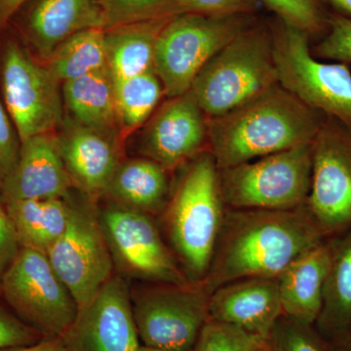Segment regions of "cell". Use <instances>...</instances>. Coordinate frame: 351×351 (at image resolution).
Returning a JSON list of instances; mask_svg holds the SVG:
<instances>
[{
	"mask_svg": "<svg viewBox=\"0 0 351 351\" xmlns=\"http://www.w3.org/2000/svg\"><path fill=\"white\" fill-rule=\"evenodd\" d=\"M3 204L21 248L45 255L66 230L71 214L69 197L15 200Z\"/></svg>",
	"mask_w": 351,
	"mask_h": 351,
	"instance_id": "cb8c5ba5",
	"label": "cell"
},
{
	"mask_svg": "<svg viewBox=\"0 0 351 351\" xmlns=\"http://www.w3.org/2000/svg\"><path fill=\"white\" fill-rule=\"evenodd\" d=\"M69 124L58 143L69 179L89 197L104 195L120 164L117 144L110 133Z\"/></svg>",
	"mask_w": 351,
	"mask_h": 351,
	"instance_id": "d6986e66",
	"label": "cell"
},
{
	"mask_svg": "<svg viewBox=\"0 0 351 351\" xmlns=\"http://www.w3.org/2000/svg\"><path fill=\"white\" fill-rule=\"evenodd\" d=\"M306 205L293 210L226 208L202 285L216 289L245 278H278L289 265L324 241Z\"/></svg>",
	"mask_w": 351,
	"mask_h": 351,
	"instance_id": "6da1fadb",
	"label": "cell"
},
{
	"mask_svg": "<svg viewBox=\"0 0 351 351\" xmlns=\"http://www.w3.org/2000/svg\"><path fill=\"white\" fill-rule=\"evenodd\" d=\"M226 206L293 210L306 204L313 176V143L219 169Z\"/></svg>",
	"mask_w": 351,
	"mask_h": 351,
	"instance_id": "52a82bcc",
	"label": "cell"
},
{
	"mask_svg": "<svg viewBox=\"0 0 351 351\" xmlns=\"http://www.w3.org/2000/svg\"><path fill=\"white\" fill-rule=\"evenodd\" d=\"M62 97L71 121L106 133L117 124L114 82L108 68L63 82Z\"/></svg>",
	"mask_w": 351,
	"mask_h": 351,
	"instance_id": "d4e9b609",
	"label": "cell"
},
{
	"mask_svg": "<svg viewBox=\"0 0 351 351\" xmlns=\"http://www.w3.org/2000/svg\"><path fill=\"white\" fill-rule=\"evenodd\" d=\"M113 265L154 284L191 285L151 215L112 203L99 212Z\"/></svg>",
	"mask_w": 351,
	"mask_h": 351,
	"instance_id": "8fae6325",
	"label": "cell"
},
{
	"mask_svg": "<svg viewBox=\"0 0 351 351\" xmlns=\"http://www.w3.org/2000/svg\"><path fill=\"white\" fill-rule=\"evenodd\" d=\"M141 151L170 173L209 151V119L191 90L168 99L152 114L142 135Z\"/></svg>",
	"mask_w": 351,
	"mask_h": 351,
	"instance_id": "9a60e30c",
	"label": "cell"
},
{
	"mask_svg": "<svg viewBox=\"0 0 351 351\" xmlns=\"http://www.w3.org/2000/svg\"><path fill=\"white\" fill-rule=\"evenodd\" d=\"M314 57L351 64V19L339 13L330 14L327 32L311 47Z\"/></svg>",
	"mask_w": 351,
	"mask_h": 351,
	"instance_id": "1f68e13d",
	"label": "cell"
},
{
	"mask_svg": "<svg viewBox=\"0 0 351 351\" xmlns=\"http://www.w3.org/2000/svg\"><path fill=\"white\" fill-rule=\"evenodd\" d=\"M138 351H174V350H160V348H149V346H145L144 345H141L140 348H138ZM189 351H193V350H189Z\"/></svg>",
	"mask_w": 351,
	"mask_h": 351,
	"instance_id": "60d3db41",
	"label": "cell"
},
{
	"mask_svg": "<svg viewBox=\"0 0 351 351\" xmlns=\"http://www.w3.org/2000/svg\"><path fill=\"white\" fill-rule=\"evenodd\" d=\"M17 317L43 338H61L77 317L75 298L41 252L20 248L0 280Z\"/></svg>",
	"mask_w": 351,
	"mask_h": 351,
	"instance_id": "9c48e42d",
	"label": "cell"
},
{
	"mask_svg": "<svg viewBox=\"0 0 351 351\" xmlns=\"http://www.w3.org/2000/svg\"><path fill=\"white\" fill-rule=\"evenodd\" d=\"M181 171L160 215L168 246L191 283L206 278L226 207L219 167L210 151L200 152Z\"/></svg>",
	"mask_w": 351,
	"mask_h": 351,
	"instance_id": "3957f363",
	"label": "cell"
},
{
	"mask_svg": "<svg viewBox=\"0 0 351 351\" xmlns=\"http://www.w3.org/2000/svg\"><path fill=\"white\" fill-rule=\"evenodd\" d=\"M325 117L278 83L209 119V151L219 169L232 167L313 143Z\"/></svg>",
	"mask_w": 351,
	"mask_h": 351,
	"instance_id": "7a4b0ae2",
	"label": "cell"
},
{
	"mask_svg": "<svg viewBox=\"0 0 351 351\" xmlns=\"http://www.w3.org/2000/svg\"><path fill=\"white\" fill-rule=\"evenodd\" d=\"M69 351H138L141 341L124 279L112 276L64 335Z\"/></svg>",
	"mask_w": 351,
	"mask_h": 351,
	"instance_id": "5bb4252c",
	"label": "cell"
},
{
	"mask_svg": "<svg viewBox=\"0 0 351 351\" xmlns=\"http://www.w3.org/2000/svg\"><path fill=\"white\" fill-rule=\"evenodd\" d=\"M69 200L68 226L46 256L82 308L112 278L113 261L93 203Z\"/></svg>",
	"mask_w": 351,
	"mask_h": 351,
	"instance_id": "7c38bea8",
	"label": "cell"
},
{
	"mask_svg": "<svg viewBox=\"0 0 351 351\" xmlns=\"http://www.w3.org/2000/svg\"><path fill=\"white\" fill-rule=\"evenodd\" d=\"M73 186L58 137L41 134L22 142L19 160L0 189V200L68 198Z\"/></svg>",
	"mask_w": 351,
	"mask_h": 351,
	"instance_id": "e0dca14e",
	"label": "cell"
},
{
	"mask_svg": "<svg viewBox=\"0 0 351 351\" xmlns=\"http://www.w3.org/2000/svg\"><path fill=\"white\" fill-rule=\"evenodd\" d=\"M60 82L10 25L0 32V99L21 142L63 123Z\"/></svg>",
	"mask_w": 351,
	"mask_h": 351,
	"instance_id": "5b68a950",
	"label": "cell"
},
{
	"mask_svg": "<svg viewBox=\"0 0 351 351\" xmlns=\"http://www.w3.org/2000/svg\"><path fill=\"white\" fill-rule=\"evenodd\" d=\"M331 260V242L307 251L278 277L283 314L315 324L323 304L325 281Z\"/></svg>",
	"mask_w": 351,
	"mask_h": 351,
	"instance_id": "ffe728a7",
	"label": "cell"
},
{
	"mask_svg": "<svg viewBox=\"0 0 351 351\" xmlns=\"http://www.w3.org/2000/svg\"><path fill=\"white\" fill-rule=\"evenodd\" d=\"M256 18L195 14L169 18L157 38L154 63L167 99L189 92L205 64Z\"/></svg>",
	"mask_w": 351,
	"mask_h": 351,
	"instance_id": "ba28073f",
	"label": "cell"
},
{
	"mask_svg": "<svg viewBox=\"0 0 351 351\" xmlns=\"http://www.w3.org/2000/svg\"><path fill=\"white\" fill-rule=\"evenodd\" d=\"M263 346L265 341L260 337L210 318L201 330L193 351H257Z\"/></svg>",
	"mask_w": 351,
	"mask_h": 351,
	"instance_id": "4dcf8cb0",
	"label": "cell"
},
{
	"mask_svg": "<svg viewBox=\"0 0 351 351\" xmlns=\"http://www.w3.org/2000/svg\"><path fill=\"white\" fill-rule=\"evenodd\" d=\"M261 6L258 0H167L159 9L156 19L184 14L210 17L257 15Z\"/></svg>",
	"mask_w": 351,
	"mask_h": 351,
	"instance_id": "f546056e",
	"label": "cell"
},
{
	"mask_svg": "<svg viewBox=\"0 0 351 351\" xmlns=\"http://www.w3.org/2000/svg\"><path fill=\"white\" fill-rule=\"evenodd\" d=\"M322 1L327 2L332 6L336 13L351 19V0H322Z\"/></svg>",
	"mask_w": 351,
	"mask_h": 351,
	"instance_id": "f35d334b",
	"label": "cell"
},
{
	"mask_svg": "<svg viewBox=\"0 0 351 351\" xmlns=\"http://www.w3.org/2000/svg\"><path fill=\"white\" fill-rule=\"evenodd\" d=\"M170 172L149 158L120 163L104 195L113 203L154 217L169 200Z\"/></svg>",
	"mask_w": 351,
	"mask_h": 351,
	"instance_id": "44dd1931",
	"label": "cell"
},
{
	"mask_svg": "<svg viewBox=\"0 0 351 351\" xmlns=\"http://www.w3.org/2000/svg\"><path fill=\"white\" fill-rule=\"evenodd\" d=\"M279 84L313 110L351 130V71L338 62L324 63L311 52L306 32L278 18L269 20Z\"/></svg>",
	"mask_w": 351,
	"mask_h": 351,
	"instance_id": "8992f818",
	"label": "cell"
},
{
	"mask_svg": "<svg viewBox=\"0 0 351 351\" xmlns=\"http://www.w3.org/2000/svg\"><path fill=\"white\" fill-rule=\"evenodd\" d=\"M269 20H256L201 69L191 91L208 119L278 84Z\"/></svg>",
	"mask_w": 351,
	"mask_h": 351,
	"instance_id": "277c9868",
	"label": "cell"
},
{
	"mask_svg": "<svg viewBox=\"0 0 351 351\" xmlns=\"http://www.w3.org/2000/svg\"><path fill=\"white\" fill-rule=\"evenodd\" d=\"M211 319L228 323L265 341L283 314L278 278H245L211 293Z\"/></svg>",
	"mask_w": 351,
	"mask_h": 351,
	"instance_id": "ac0fdd59",
	"label": "cell"
},
{
	"mask_svg": "<svg viewBox=\"0 0 351 351\" xmlns=\"http://www.w3.org/2000/svg\"><path fill=\"white\" fill-rule=\"evenodd\" d=\"M257 351H269L265 348V346H263L262 348H260V350H258Z\"/></svg>",
	"mask_w": 351,
	"mask_h": 351,
	"instance_id": "b9f144b4",
	"label": "cell"
},
{
	"mask_svg": "<svg viewBox=\"0 0 351 351\" xmlns=\"http://www.w3.org/2000/svg\"><path fill=\"white\" fill-rule=\"evenodd\" d=\"M0 351H69L64 343L63 337L61 338H44L38 343L31 346H17V348H5Z\"/></svg>",
	"mask_w": 351,
	"mask_h": 351,
	"instance_id": "8d00e7d4",
	"label": "cell"
},
{
	"mask_svg": "<svg viewBox=\"0 0 351 351\" xmlns=\"http://www.w3.org/2000/svg\"><path fill=\"white\" fill-rule=\"evenodd\" d=\"M168 19L138 21L106 29L108 69L113 82L154 71L157 38Z\"/></svg>",
	"mask_w": 351,
	"mask_h": 351,
	"instance_id": "603a6c76",
	"label": "cell"
},
{
	"mask_svg": "<svg viewBox=\"0 0 351 351\" xmlns=\"http://www.w3.org/2000/svg\"><path fill=\"white\" fill-rule=\"evenodd\" d=\"M131 298L141 343L174 351L193 350L210 319V294L202 284H156Z\"/></svg>",
	"mask_w": 351,
	"mask_h": 351,
	"instance_id": "30bf717a",
	"label": "cell"
},
{
	"mask_svg": "<svg viewBox=\"0 0 351 351\" xmlns=\"http://www.w3.org/2000/svg\"><path fill=\"white\" fill-rule=\"evenodd\" d=\"M283 21L308 34L309 38H322L327 32L330 12L322 0H258Z\"/></svg>",
	"mask_w": 351,
	"mask_h": 351,
	"instance_id": "83f0119b",
	"label": "cell"
},
{
	"mask_svg": "<svg viewBox=\"0 0 351 351\" xmlns=\"http://www.w3.org/2000/svg\"><path fill=\"white\" fill-rule=\"evenodd\" d=\"M114 96L117 124L129 132L151 119L165 94L156 71H149L115 82Z\"/></svg>",
	"mask_w": 351,
	"mask_h": 351,
	"instance_id": "4316f807",
	"label": "cell"
},
{
	"mask_svg": "<svg viewBox=\"0 0 351 351\" xmlns=\"http://www.w3.org/2000/svg\"><path fill=\"white\" fill-rule=\"evenodd\" d=\"M60 82L108 68L106 29H85L64 40L44 61Z\"/></svg>",
	"mask_w": 351,
	"mask_h": 351,
	"instance_id": "484cf974",
	"label": "cell"
},
{
	"mask_svg": "<svg viewBox=\"0 0 351 351\" xmlns=\"http://www.w3.org/2000/svg\"><path fill=\"white\" fill-rule=\"evenodd\" d=\"M269 351H331L314 324L282 314L265 339Z\"/></svg>",
	"mask_w": 351,
	"mask_h": 351,
	"instance_id": "f1b7e54d",
	"label": "cell"
},
{
	"mask_svg": "<svg viewBox=\"0 0 351 351\" xmlns=\"http://www.w3.org/2000/svg\"><path fill=\"white\" fill-rule=\"evenodd\" d=\"M29 0H0V32L9 25L15 13Z\"/></svg>",
	"mask_w": 351,
	"mask_h": 351,
	"instance_id": "74e56055",
	"label": "cell"
},
{
	"mask_svg": "<svg viewBox=\"0 0 351 351\" xmlns=\"http://www.w3.org/2000/svg\"><path fill=\"white\" fill-rule=\"evenodd\" d=\"M331 260L315 326L330 345L351 332V228L331 237Z\"/></svg>",
	"mask_w": 351,
	"mask_h": 351,
	"instance_id": "7402d4cb",
	"label": "cell"
},
{
	"mask_svg": "<svg viewBox=\"0 0 351 351\" xmlns=\"http://www.w3.org/2000/svg\"><path fill=\"white\" fill-rule=\"evenodd\" d=\"M21 145L17 129L0 99V189L17 165Z\"/></svg>",
	"mask_w": 351,
	"mask_h": 351,
	"instance_id": "836d02e7",
	"label": "cell"
},
{
	"mask_svg": "<svg viewBox=\"0 0 351 351\" xmlns=\"http://www.w3.org/2000/svg\"><path fill=\"white\" fill-rule=\"evenodd\" d=\"M331 346V351H351V332L338 343Z\"/></svg>",
	"mask_w": 351,
	"mask_h": 351,
	"instance_id": "ab89813d",
	"label": "cell"
},
{
	"mask_svg": "<svg viewBox=\"0 0 351 351\" xmlns=\"http://www.w3.org/2000/svg\"><path fill=\"white\" fill-rule=\"evenodd\" d=\"M12 223L0 200V280L20 250Z\"/></svg>",
	"mask_w": 351,
	"mask_h": 351,
	"instance_id": "d590c367",
	"label": "cell"
},
{
	"mask_svg": "<svg viewBox=\"0 0 351 351\" xmlns=\"http://www.w3.org/2000/svg\"><path fill=\"white\" fill-rule=\"evenodd\" d=\"M9 25L43 61L73 34L96 27L106 29L97 0H29Z\"/></svg>",
	"mask_w": 351,
	"mask_h": 351,
	"instance_id": "2e32d148",
	"label": "cell"
},
{
	"mask_svg": "<svg viewBox=\"0 0 351 351\" xmlns=\"http://www.w3.org/2000/svg\"><path fill=\"white\" fill-rule=\"evenodd\" d=\"M43 339L40 332L0 306V350L34 345Z\"/></svg>",
	"mask_w": 351,
	"mask_h": 351,
	"instance_id": "e575fe53",
	"label": "cell"
},
{
	"mask_svg": "<svg viewBox=\"0 0 351 351\" xmlns=\"http://www.w3.org/2000/svg\"><path fill=\"white\" fill-rule=\"evenodd\" d=\"M306 208L325 239L351 228V130L332 117H325L313 141Z\"/></svg>",
	"mask_w": 351,
	"mask_h": 351,
	"instance_id": "4fadbf2b",
	"label": "cell"
},
{
	"mask_svg": "<svg viewBox=\"0 0 351 351\" xmlns=\"http://www.w3.org/2000/svg\"><path fill=\"white\" fill-rule=\"evenodd\" d=\"M106 20V29L117 25L156 19L167 0H97Z\"/></svg>",
	"mask_w": 351,
	"mask_h": 351,
	"instance_id": "d6a6232c",
	"label": "cell"
}]
</instances>
